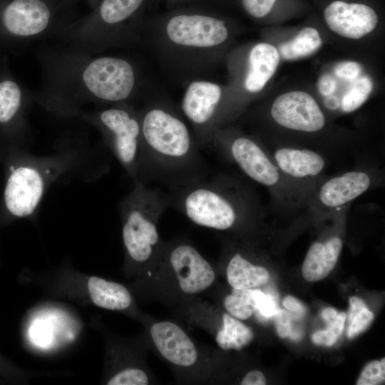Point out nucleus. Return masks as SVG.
I'll return each mask as SVG.
<instances>
[{"label":"nucleus","instance_id":"nucleus-1","mask_svg":"<svg viewBox=\"0 0 385 385\" xmlns=\"http://www.w3.org/2000/svg\"><path fill=\"white\" fill-rule=\"evenodd\" d=\"M139 111L143 183L156 181L170 188L208 176L193 133L168 96H151Z\"/></svg>","mask_w":385,"mask_h":385},{"label":"nucleus","instance_id":"nucleus-2","mask_svg":"<svg viewBox=\"0 0 385 385\" xmlns=\"http://www.w3.org/2000/svg\"><path fill=\"white\" fill-rule=\"evenodd\" d=\"M143 34L162 69L185 82L210 73L231 36L224 19L198 12L169 15Z\"/></svg>","mask_w":385,"mask_h":385},{"label":"nucleus","instance_id":"nucleus-3","mask_svg":"<svg viewBox=\"0 0 385 385\" xmlns=\"http://www.w3.org/2000/svg\"><path fill=\"white\" fill-rule=\"evenodd\" d=\"M169 206L193 223L220 231L251 224L263 209L254 190L242 180L219 174L170 188Z\"/></svg>","mask_w":385,"mask_h":385},{"label":"nucleus","instance_id":"nucleus-4","mask_svg":"<svg viewBox=\"0 0 385 385\" xmlns=\"http://www.w3.org/2000/svg\"><path fill=\"white\" fill-rule=\"evenodd\" d=\"M210 148L265 187L278 206L285 210L307 205L308 196L282 175L269 150L252 137L222 127L214 134Z\"/></svg>","mask_w":385,"mask_h":385},{"label":"nucleus","instance_id":"nucleus-5","mask_svg":"<svg viewBox=\"0 0 385 385\" xmlns=\"http://www.w3.org/2000/svg\"><path fill=\"white\" fill-rule=\"evenodd\" d=\"M168 207L167 193L143 183H135L120 202L123 240L135 262H145L153 257L160 241L157 223Z\"/></svg>","mask_w":385,"mask_h":385},{"label":"nucleus","instance_id":"nucleus-6","mask_svg":"<svg viewBox=\"0 0 385 385\" xmlns=\"http://www.w3.org/2000/svg\"><path fill=\"white\" fill-rule=\"evenodd\" d=\"M98 123L128 175L135 183H143L140 111L125 103H115L99 113Z\"/></svg>","mask_w":385,"mask_h":385},{"label":"nucleus","instance_id":"nucleus-7","mask_svg":"<svg viewBox=\"0 0 385 385\" xmlns=\"http://www.w3.org/2000/svg\"><path fill=\"white\" fill-rule=\"evenodd\" d=\"M180 109L200 148H210L227 93L222 86L203 78L186 82Z\"/></svg>","mask_w":385,"mask_h":385},{"label":"nucleus","instance_id":"nucleus-8","mask_svg":"<svg viewBox=\"0 0 385 385\" xmlns=\"http://www.w3.org/2000/svg\"><path fill=\"white\" fill-rule=\"evenodd\" d=\"M82 79L94 97L115 104L134 97L141 83L140 71L133 62L108 56L91 61L85 67Z\"/></svg>","mask_w":385,"mask_h":385},{"label":"nucleus","instance_id":"nucleus-9","mask_svg":"<svg viewBox=\"0 0 385 385\" xmlns=\"http://www.w3.org/2000/svg\"><path fill=\"white\" fill-rule=\"evenodd\" d=\"M376 173L367 168L349 170L324 178L314 190L307 206L325 213L350 205L376 183Z\"/></svg>","mask_w":385,"mask_h":385},{"label":"nucleus","instance_id":"nucleus-10","mask_svg":"<svg viewBox=\"0 0 385 385\" xmlns=\"http://www.w3.org/2000/svg\"><path fill=\"white\" fill-rule=\"evenodd\" d=\"M269 152L282 175L305 193L309 200L319 183L324 178L328 165L325 154L293 146H280Z\"/></svg>","mask_w":385,"mask_h":385},{"label":"nucleus","instance_id":"nucleus-11","mask_svg":"<svg viewBox=\"0 0 385 385\" xmlns=\"http://www.w3.org/2000/svg\"><path fill=\"white\" fill-rule=\"evenodd\" d=\"M270 115L279 125L302 133H317L326 125L325 115L317 101L303 91L279 96L271 106Z\"/></svg>","mask_w":385,"mask_h":385},{"label":"nucleus","instance_id":"nucleus-12","mask_svg":"<svg viewBox=\"0 0 385 385\" xmlns=\"http://www.w3.org/2000/svg\"><path fill=\"white\" fill-rule=\"evenodd\" d=\"M168 257L183 292L195 294L205 291L214 282L213 268L192 245H174L169 249Z\"/></svg>","mask_w":385,"mask_h":385},{"label":"nucleus","instance_id":"nucleus-13","mask_svg":"<svg viewBox=\"0 0 385 385\" xmlns=\"http://www.w3.org/2000/svg\"><path fill=\"white\" fill-rule=\"evenodd\" d=\"M4 191L9 211L19 217L31 215L38 206L44 190V179L39 170L32 166L10 168Z\"/></svg>","mask_w":385,"mask_h":385},{"label":"nucleus","instance_id":"nucleus-14","mask_svg":"<svg viewBox=\"0 0 385 385\" xmlns=\"http://www.w3.org/2000/svg\"><path fill=\"white\" fill-rule=\"evenodd\" d=\"M324 16L329 28L338 35L359 39L372 31L378 23L374 10L364 4L335 1L327 6Z\"/></svg>","mask_w":385,"mask_h":385},{"label":"nucleus","instance_id":"nucleus-15","mask_svg":"<svg viewBox=\"0 0 385 385\" xmlns=\"http://www.w3.org/2000/svg\"><path fill=\"white\" fill-rule=\"evenodd\" d=\"M145 0H103L99 9L98 38L105 46L137 40L140 36L125 23L139 10Z\"/></svg>","mask_w":385,"mask_h":385},{"label":"nucleus","instance_id":"nucleus-16","mask_svg":"<svg viewBox=\"0 0 385 385\" xmlns=\"http://www.w3.org/2000/svg\"><path fill=\"white\" fill-rule=\"evenodd\" d=\"M150 335L160 354L170 363L187 367L196 362L197 349L178 324L168 321L154 323Z\"/></svg>","mask_w":385,"mask_h":385},{"label":"nucleus","instance_id":"nucleus-17","mask_svg":"<svg viewBox=\"0 0 385 385\" xmlns=\"http://www.w3.org/2000/svg\"><path fill=\"white\" fill-rule=\"evenodd\" d=\"M279 58L277 48L272 44L258 43L252 46L246 53L240 77L242 91L248 95L261 92L274 74Z\"/></svg>","mask_w":385,"mask_h":385},{"label":"nucleus","instance_id":"nucleus-18","mask_svg":"<svg viewBox=\"0 0 385 385\" xmlns=\"http://www.w3.org/2000/svg\"><path fill=\"white\" fill-rule=\"evenodd\" d=\"M50 11L41 0H14L5 9L4 24L19 36H34L43 32L50 21Z\"/></svg>","mask_w":385,"mask_h":385},{"label":"nucleus","instance_id":"nucleus-19","mask_svg":"<svg viewBox=\"0 0 385 385\" xmlns=\"http://www.w3.org/2000/svg\"><path fill=\"white\" fill-rule=\"evenodd\" d=\"M342 246V239L337 235L314 242L302 265L304 278L309 282H317L325 278L334 268Z\"/></svg>","mask_w":385,"mask_h":385},{"label":"nucleus","instance_id":"nucleus-20","mask_svg":"<svg viewBox=\"0 0 385 385\" xmlns=\"http://www.w3.org/2000/svg\"><path fill=\"white\" fill-rule=\"evenodd\" d=\"M228 283L234 289H253L266 284L270 273L262 266L255 265L240 252H235L226 268Z\"/></svg>","mask_w":385,"mask_h":385},{"label":"nucleus","instance_id":"nucleus-21","mask_svg":"<svg viewBox=\"0 0 385 385\" xmlns=\"http://www.w3.org/2000/svg\"><path fill=\"white\" fill-rule=\"evenodd\" d=\"M88 289L92 302L99 307L123 310L131 304L129 291L119 283L91 277L88 282Z\"/></svg>","mask_w":385,"mask_h":385},{"label":"nucleus","instance_id":"nucleus-22","mask_svg":"<svg viewBox=\"0 0 385 385\" xmlns=\"http://www.w3.org/2000/svg\"><path fill=\"white\" fill-rule=\"evenodd\" d=\"M253 338V332L248 326L232 315H222V326L215 337L216 342L221 349L240 350Z\"/></svg>","mask_w":385,"mask_h":385},{"label":"nucleus","instance_id":"nucleus-23","mask_svg":"<svg viewBox=\"0 0 385 385\" xmlns=\"http://www.w3.org/2000/svg\"><path fill=\"white\" fill-rule=\"evenodd\" d=\"M322 46L318 31L306 27L292 40L279 46V56L285 60H297L307 57L315 53Z\"/></svg>","mask_w":385,"mask_h":385},{"label":"nucleus","instance_id":"nucleus-24","mask_svg":"<svg viewBox=\"0 0 385 385\" xmlns=\"http://www.w3.org/2000/svg\"><path fill=\"white\" fill-rule=\"evenodd\" d=\"M372 88V81L368 76L356 79L341 98L342 111L349 113L359 108L369 98Z\"/></svg>","mask_w":385,"mask_h":385},{"label":"nucleus","instance_id":"nucleus-25","mask_svg":"<svg viewBox=\"0 0 385 385\" xmlns=\"http://www.w3.org/2000/svg\"><path fill=\"white\" fill-rule=\"evenodd\" d=\"M349 311L346 335L352 339L364 331L374 319V314L359 297L349 298Z\"/></svg>","mask_w":385,"mask_h":385},{"label":"nucleus","instance_id":"nucleus-26","mask_svg":"<svg viewBox=\"0 0 385 385\" xmlns=\"http://www.w3.org/2000/svg\"><path fill=\"white\" fill-rule=\"evenodd\" d=\"M252 289H234L225 297L224 306L227 311L238 319H247L255 312L252 297Z\"/></svg>","mask_w":385,"mask_h":385},{"label":"nucleus","instance_id":"nucleus-27","mask_svg":"<svg viewBox=\"0 0 385 385\" xmlns=\"http://www.w3.org/2000/svg\"><path fill=\"white\" fill-rule=\"evenodd\" d=\"M21 93L18 85L11 81L0 83V122L9 121L19 110Z\"/></svg>","mask_w":385,"mask_h":385},{"label":"nucleus","instance_id":"nucleus-28","mask_svg":"<svg viewBox=\"0 0 385 385\" xmlns=\"http://www.w3.org/2000/svg\"><path fill=\"white\" fill-rule=\"evenodd\" d=\"M346 319V314L344 312H338L335 318L326 322L327 329L313 334L312 337L313 342L327 346L333 345L342 333Z\"/></svg>","mask_w":385,"mask_h":385},{"label":"nucleus","instance_id":"nucleus-29","mask_svg":"<svg viewBox=\"0 0 385 385\" xmlns=\"http://www.w3.org/2000/svg\"><path fill=\"white\" fill-rule=\"evenodd\" d=\"M385 359L374 360L366 365L362 370L357 385H376L384 381Z\"/></svg>","mask_w":385,"mask_h":385},{"label":"nucleus","instance_id":"nucleus-30","mask_svg":"<svg viewBox=\"0 0 385 385\" xmlns=\"http://www.w3.org/2000/svg\"><path fill=\"white\" fill-rule=\"evenodd\" d=\"M148 377L141 369L130 368L121 371L113 376L108 385H146Z\"/></svg>","mask_w":385,"mask_h":385},{"label":"nucleus","instance_id":"nucleus-31","mask_svg":"<svg viewBox=\"0 0 385 385\" xmlns=\"http://www.w3.org/2000/svg\"><path fill=\"white\" fill-rule=\"evenodd\" d=\"M255 309L263 317L270 318L277 312L278 308L274 297L260 289H252Z\"/></svg>","mask_w":385,"mask_h":385},{"label":"nucleus","instance_id":"nucleus-32","mask_svg":"<svg viewBox=\"0 0 385 385\" xmlns=\"http://www.w3.org/2000/svg\"><path fill=\"white\" fill-rule=\"evenodd\" d=\"M276 0H242L245 11L255 18L266 16L272 9Z\"/></svg>","mask_w":385,"mask_h":385},{"label":"nucleus","instance_id":"nucleus-33","mask_svg":"<svg viewBox=\"0 0 385 385\" xmlns=\"http://www.w3.org/2000/svg\"><path fill=\"white\" fill-rule=\"evenodd\" d=\"M361 71V66L356 61L341 62L334 68V73L337 77L349 81L355 80Z\"/></svg>","mask_w":385,"mask_h":385},{"label":"nucleus","instance_id":"nucleus-34","mask_svg":"<svg viewBox=\"0 0 385 385\" xmlns=\"http://www.w3.org/2000/svg\"><path fill=\"white\" fill-rule=\"evenodd\" d=\"M274 317L278 335L281 338L289 337L293 331L292 314L284 309H279Z\"/></svg>","mask_w":385,"mask_h":385},{"label":"nucleus","instance_id":"nucleus-35","mask_svg":"<svg viewBox=\"0 0 385 385\" xmlns=\"http://www.w3.org/2000/svg\"><path fill=\"white\" fill-rule=\"evenodd\" d=\"M337 88L336 79L329 73L322 75L318 81L319 93L325 96L334 94Z\"/></svg>","mask_w":385,"mask_h":385},{"label":"nucleus","instance_id":"nucleus-36","mask_svg":"<svg viewBox=\"0 0 385 385\" xmlns=\"http://www.w3.org/2000/svg\"><path fill=\"white\" fill-rule=\"evenodd\" d=\"M283 306L294 314V317H302L306 312V307L298 299L292 296H287L283 299Z\"/></svg>","mask_w":385,"mask_h":385},{"label":"nucleus","instance_id":"nucleus-37","mask_svg":"<svg viewBox=\"0 0 385 385\" xmlns=\"http://www.w3.org/2000/svg\"><path fill=\"white\" fill-rule=\"evenodd\" d=\"M266 379L264 374L258 370L249 371L241 381L242 385H265Z\"/></svg>","mask_w":385,"mask_h":385},{"label":"nucleus","instance_id":"nucleus-38","mask_svg":"<svg viewBox=\"0 0 385 385\" xmlns=\"http://www.w3.org/2000/svg\"><path fill=\"white\" fill-rule=\"evenodd\" d=\"M324 104L328 110L337 111L340 109L341 98L335 94H332L325 96Z\"/></svg>","mask_w":385,"mask_h":385},{"label":"nucleus","instance_id":"nucleus-39","mask_svg":"<svg viewBox=\"0 0 385 385\" xmlns=\"http://www.w3.org/2000/svg\"><path fill=\"white\" fill-rule=\"evenodd\" d=\"M338 312L332 307H327L324 309L321 312V317L322 319L327 322L336 317Z\"/></svg>","mask_w":385,"mask_h":385}]
</instances>
